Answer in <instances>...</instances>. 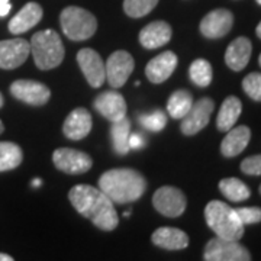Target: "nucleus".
<instances>
[{
	"label": "nucleus",
	"instance_id": "obj_1",
	"mask_svg": "<svg viewBox=\"0 0 261 261\" xmlns=\"http://www.w3.org/2000/svg\"><path fill=\"white\" fill-rule=\"evenodd\" d=\"M68 199L79 214L90 219L102 231H113L119 224L113 202L99 187L77 185L70 190Z\"/></svg>",
	"mask_w": 261,
	"mask_h": 261
},
{
	"label": "nucleus",
	"instance_id": "obj_2",
	"mask_svg": "<svg viewBox=\"0 0 261 261\" xmlns=\"http://www.w3.org/2000/svg\"><path fill=\"white\" fill-rule=\"evenodd\" d=\"M99 189L113 203L126 205L138 200L147 190V181L140 171L132 168H113L99 178Z\"/></svg>",
	"mask_w": 261,
	"mask_h": 261
},
{
	"label": "nucleus",
	"instance_id": "obj_3",
	"mask_svg": "<svg viewBox=\"0 0 261 261\" xmlns=\"http://www.w3.org/2000/svg\"><path fill=\"white\" fill-rule=\"evenodd\" d=\"M205 219L207 226L216 233V237L240 241L244 235V226L237 211L221 200H212L205 207Z\"/></svg>",
	"mask_w": 261,
	"mask_h": 261
},
{
	"label": "nucleus",
	"instance_id": "obj_4",
	"mask_svg": "<svg viewBox=\"0 0 261 261\" xmlns=\"http://www.w3.org/2000/svg\"><path fill=\"white\" fill-rule=\"evenodd\" d=\"M29 44L34 63L39 70H53L63 63L64 45L54 29H44L34 34Z\"/></svg>",
	"mask_w": 261,
	"mask_h": 261
},
{
	"label": "nucleus",
	"instance_id": "obj_5",
	"mask_svg": "<svg viewBox=\"0 0 261 261\" xmlns=\"http://www.w3.org/2000/svg\"><path fill=\"white\" fill-rule=\"evenodd\" d=\"M60 25L64 35L71 41H86L97 31V20L89 10L68 6L60 15Z\"/></svg>",
	"mask_w": 261,
	"mask_h": 261
},
{
	"label": "nucleus",
	"instance_id": "obj_6",
	"mask_svg": "<svg viewBox=\"0 0 261 261\" xmlns=\"http://www.w3.org/2000/svg\"><path fill=\"white\" fill-rule=\"evenodd\" d=\"M203 258L206 261H250L251 254L238 241L215 237L206 244Z\"/></svg>",
	"mask_w": 261,
	"mask_h": 261
},
{
	"label": "nucleus",
	"instance_id": "obj_7",
	"mask_svg": "<svg viewBox=\"0 0 261 261\" xmlns=\"http://www.w3.org/2000/svg\"><path fill=\"white\" fill-rule=\"evenodd\" d=\"M152 205L157 212L167 218H178L186 211L187 199L177 187L163 186L152 196Z\"/></svg>",
	"mask_w": 261,
	"mask_h": 261
},
{
	"label": "nucleus",
	"instance_id": "obj_8",
	"mask_svg": "<svg viewBox=\"0 0 261 261\" xmlns=\"http://www.w3.org/2000/svg\"><path fill=\"white\" fill-rule=\"evenodd\" d=\"M53 161L60 171L67 174H83L87 173L93 161L89 154L73 148H58L53 154Z\"/></svg>",
	"mask_w": 261,
	"mask_h": 261
},
{
	"label": "nucleus",
	"instance_id": "obj_9",
	"mask_svg": "<svg viewBox=\"0 0 261 261\" xmlns=\"http://www.w3.org/2000/svg\"><path fill=\"white\" fill-rule=\"evenodd\" d=\"M214 109L215 102L212 99H209V97L199 99L197 102L192 105L186 116L181 118V123H180L181 132L187 137H192V135H196L197 132H200L203 128H206V125L211 121Z\"/></svg>",
	"mask_w": 261,
	"mask_h": 261
},
{
	"label": "nucleus",
	"instance_id": "obj_10",
	"mask_svg": "<svg viewBox=\"0 0 261 261\" xmlns=\"http://www.w3.org/2000/svg\"><path fill=\"white\" fill-rule=\"evenodd\" d=\"M134 58L129 53L119 49L115 51L112 56L108 58V63L105 64L106 70V80L113 89H119L128 82V79L134 71Z\"/></svg>",
	"mask_w": 261,
	"mask_h": 261
},
{
	"label": "nucleus",
	"instance_id": "obj_11",
	"mask_svg": "<svg viewBox=\"0 0 261 261\" xmlns=\"http://www.w3.org/2000/svg\"><path fill=\"white\" fill-rule=\"evenodd\" d=\"M10 93L15 99L31 106L47 105L51 99V90L44 83L35 80H16L10 84Z\"/></svg>",
	"mask_w": 261,
	"mask_h": 261
},
{
	"label": "nucleus",
	"instance_id": "obj_12",
	"mask_svg": "<svg viewBox=\"0 0 261 261\" xmlns=\"http://www.w3.org/2000/svg\"><path fill=\"white\" fill-rule=\"evenodd\" d=\"M77 63L86 77L87 83L97 89L106 82V70L105 63L99 53L92 48H83L77 53Z\"/></svg>",
	"mask_w": 261,
	"mask_h": 261
},
{
	"label": "nucleus",
	"instance_id": "obj_13",
	"mask_svg": "<svg viewBox=\"0 0 261 261\" xmlns=\"http://www.w3.org/2000/svg\"><path fill=\"white\" fill-rule=\"evenodd\" d=\"M31 44L22 38H12L0 41V68L13 70L28 60Z\"/></svg>",
	"mask_w": 261,
	"mask_h": 261
},
{
	"label": "nucleus",
	"instance_id": "obj_14",
	"mask_svg": "<svg viewBox=\"0 0 261 261\" xmlns=\"http://www.w3.org/2000/svg\"><path fill=\"white\" fill-rule=\"evenodd\" d=\"M233 25V15L226 9H215L209 12L205 18L202 19L199 29L202 35L209 39L225 37Z\"/></svg>",
	"mask_w": 261,
	"mask_h": 261
},
{
	"label": "nucleus",
	"instance_id": "obj_15",
	"mask_svg": "<svg viewBox=\"0 0 261 261\" xmlns=\"http://www.w3.org/2000/svg\"><path fill=\"white\" fill-rule=\"evenodd\" d=\"M93 105L94 109L108 121H121L126 116V102L118 92H103L94 99Z\"/></svg>",
	"mask_w": 261,
	"mask_h": 261
},
{
	"label": "nucleus",
	"instance_id": "obj_16",
	"mask_svg": "<svg viewBox=\"0 0 261 261\" xmlns=\"http://www.w3.org/2000/svg\"><path fill=\"white\" fill-rule=\"evenodd\" d=\"M93 126L92 115L84 108H77L65 118L63 125V134L68 140L80 141L86 138Z\"/></svg>",
	"mask_w": 261,
	"mask_h": 261
},
{
	"label": "nucleus",
	"instance_id": "obj_17",
	"mask_svg": "<svg viewBox=\"0 0 261 261\" xmlns=\"http://www.w3.org/2000/svg\"><path fill=\"white\" fill-rule=\"evenodd\" d=\"M177 56L173 51L161 53L160 56L154 57L145 67V75L151 83L160 84L170 79L177 67Z\"/></svg>",
	"mask_w": 261,
	"mask_h": 261
},
{
	"label": "nucleus",
	"instance_id": "obj_18",
	"mask_svg": "<svg viewBox=\"0 0 261 261\" xmlns=\"http://www.w3.org/2000/svg\"><path fill=\"white\" fill-rule=\"evenodd\" d=\"M171 35H173V31L167 22L155 20L141 29L140 44L147 49H155L168 44Z\"/></svg>",
	"mask_w": 261,
	"mask_h": 261
},
{
	"label": "nucleus",
	"instance_id": "obj_19",
	"mask_svg": "<svg viewBox=\"0 0 261 261\" xmlns=\"http://www.w3.org/2000/svg\"><path fill=\"white\" fill-rule=\"evenodd\" d=\"M42 15H44L42 8L35 2H29L10 19L8 28L13 35H20V34L34 28L37 23H39L42 19Z\"/></svg>",
	"mask_w": 261,
	"mask_h": 261
},
{
	"label": "nucleus",
	"instance_id": "obj_20",
	"mask_svg": "<svg viewBox=\"0 0 261 261\" xmlns=\"http://www.w3.org/2000/svg\"><path fill=\"white\" fill-rule=\"evenodd\" d=\"M251 53V41L245 37H238L226 48L225 63L233 71H241L250 63Z\"/></svg>",
	"mask_w": 261,
	"mask_h": 261
},
{
	"label": "nucleus",
	"instance_id": "obj_21",
	"mask_svg": "<svg viewBox=\"0 0 261 261\" xmlns=\"http://www.w3.org/2000/svg\"><path fill=\"white\" fill-rule=\"evenodd\" d=\"M151 241L154 245H157L163 250L178 251V250H185L189 245V237L181 229L163 226V228H159L157 231L152 232Z\"/></svg>",
	"mask_w": 261,
	"mask_h": 261
},
{
	"label": "nucleus",
	"instance_id": "obj_22",
	"mask_svg": "<svg viewBox=\"0 0 261 261\" xmlns=\"http://www.w3.org/2000/svg\"><path fill=\"white\" fill-rule=\"evenodd\" d=\"M250 140H251V130L248 126L241 125L237 128H231L221 144L222 155L228 157V159L240 155L250 144Z\"/></svg>",
	"mask_w": 261,
	"mask_h": 261
},
{
	"label": "nucleus",
	"instance_id": "obj_23",
	"mask_svg": "<svg viewBox=\"0 0 261 261\" xmlns=\"http://www.w3.org/2000/svg\"><path fill=\"white\" fill-rule=\"evenodd\" d=\"M243 112V103L238 97L229 96L221 105V109L216 118V126L222 132H228L235 126L237 121L240 119V115Z\"/></svg>",
	"mask_w": 261,
	"mask_h": 261
},
{
	"label": "nucleus",
	"instance_id": "obj_24",
	"mask_svg": "<svg viewBox=\"0 0 261 261\" xmlns=\"http://www.w3.org/2000/svg\"><path fill=\"white\" fill-rule=\"evenodd\" d=\"M130 121L125 116L121 121L112 122L111 126V138H112L113 149L119 155H126L130 151Z\"/></svg>",
	"mask_w": 261,
	"mask_h": 261
},
{
	"label": "nucleus",
	"instance_id": "obj_25",
	"mask_svg": "<svg viewBox=\"0 0 261 261\" xmlns=\"http://www.w3.org/2000/svg\"><path fill=\"white\" fill-rule=\"evenodd\" d=\"M23 160L22 148L15 142H0V173L15 170Z\"/></svg>",
	"mask_w": 261,
	"mask_h": 261
},
{
	"label": "nucleus",
	"instance_id": "obj_26",
	"mask_svg": "<svg viewBox=\"0 0 261 261\" xmlns=\"http://www.w3.org/2000/svg\"><path fill=\"white\" fill-rule=\"evenodd\" d=\"M219 190L231 202H244L251 196V192H250L248 186L244 181H241L240 178L235 177H228L221 180L219 181Z\"/></svg>",
	"mask_w": 261,
	"mask_h": 261
},
{
	"label": "nucleus",
	"instance_id": "obj_27",
	"mask_svg": "<svg viewBox=\"0 0 261 261\" xmlns=\"http://www.w3.org/2000/svg\"><path fill=\"white\" fill-rule=\"evenodd\" d=\"M193 105V97L187 90H176L168 97L167 112L174 119H181L187 115Z\"/></svg>",
	"mask_w": 261,
	"mask_h": 261
},
{
	"label": "nucleus",
	"instance_id": "obj_28",
	"mask_svg": "<svg viewBox=\"0 0 261 261\" xmlns=\"http://www.w3.org/2000/svg\"><path fill=\"white\" fill-rule=\"evenodd\" d=\"M189 75H190V80L199 86V87H207L211 82H212V77H214V71H212V65L209 61H206L203 58H197L195 60L190 68H189Z\"/></svg>",
	"mask_w": 261,
	"mask_h": 261
},
{
	"label": "nucleus",
	"instance_id": "obj_29",
	"mask_svg": "<svg viewBox=\"0 0 261 261\" xmlns=\"http://www.w3.org/2000/svg\"><path fill=\"white\" fill-rule=\"evenodd\" d=\"M159 0H123V10L130 18H142L157 6Z\"/></svg>",
	"mask_w": 261,
	"mask_h": 261
},
{
	"label": "nucleus",
	"instance_id": "obj_30",
	"mask_svg": "<svg viewBox=\"0 0 261 261\" xmlns=\"http://www.w3.org/2000/svg\"><path fill=\"white\" fill-rule=\"evenodd\" d=\"M140 123L145 129L152 130V132H159L163 128H166V125H167V116H166V113L163 112V111L157 109L154 112L141 115Z\"/></svg>",
	"mask_w": 261,
	"mask_h": 261
},
{
	"label": "nucleus",
	"instance_id": "obj_31",
	"mask_svg": "<svg viewBox=\"0 0 261 261\" xmlns=\"http://www.w3.org/2000/svg\"><path fill=\"white\" fill-rule=\"evenodd\" d=\"M245 93L255 102H261V73H250L243 80Z\"/></svg>",
	"mask_w": 261,
	"mask_h": 261
},
{
	"label": "nucleus",
	"instance_id": "obj_32",
	"mask_svg": "<svg viewBox=\"0 0 261 261\" xmlns=\"http://www.w3.org/2000/svg\"><path fill=\"white\" fill-rule=\"evenodd\" d=\"M244 225H252L261 222V207H238L235 209Z\"/></svg>",
	"mask_w": 261,
	"mask_h": 261
},
{
	"label": "nucleus",
	"instance_id": "obj_33",
	"mask_svg": "<svg viewBox=\"0 0 261 261\" xmlns=\"http://www.w3.org/2000/svg\"><path fill=\"white\" fill-rule=\"evenodd\" d=\"M241 170L248 176H261V154L244 160L241 163Z\"/></svg>",
	"mask_w": 261,
	"mask_h": 261
},
{
	"label": "nucleus",
	"instance_id": "obj_34",
	"mask_svg": "<svg viewBox=\"0 0 261 261\" xmlns=\"http://www.w3.org/2000/svg\"><path fill=\"white\" fill-rule=\"evenodd\" d=\"M129 147L130 149H140L144 147V138L141 137L140 134H132V132H130Z\"/></svg>",
	"mask_w": 261,
	"mask_h": 261
},
{
	"label": "nucleus",
	"instance_id": "obj_35",
	"mask_svg": "<svg viewBox=\"0 0 261 261\" xmlns=\"http://www.w3.org/2000/svg\"><path fill=\"white\" fill-rule=\"evenodd\" d=\"M12 9V5H10L9 0H0V18L6 16Z\"/></svg>",
	"mask_w": 261,
	"mask_h": 261
},
{
	"label": "nucleus",
	"instance_id": "obj_36",
	"mask_svg": "<svg viewBox=\"0 0 261 261\" xmlns=\"http://www.w3.org/2000/svg\"><path fill=\"white\" fill-rule=\"evenodd\" d=\"M0 261H13V257L9 255V254H3V252H0Z\"/></svg>",
	"mask_w": 261,
	"mask_h": 261
},
{
	"label": "nucleus",
	"instance_id": "obj_37",
	"mask_svg": "<svg viewBox=\"0 0 261 261\" xmlns=\"http://www.w3.org/2000/svg\"><path fill=\"white\" fill-rule=\"evenodd\" d=\"M255 34H257V37L261 38V22L257 25V29H255Z\"/></svg>",
	"mask_w": 261,
	"mask_h": 261
},
{
	"label": "nucleus",
	"instance_id": "obj_38",
	"mask_svg": "<svg viewBox=\"0 0 261 261\" xmlns=\"http://www.w3.org/2000/svg\"><path fill=\"white\" fill-rule=\"evenodd\" d=\"M41 183H42V181H41L39 178H35V180L32 181V185H34V187H39V186H41Z\"/></svg>",
	"mask_w": 261,
	"mask_h": 261
},
{
	"label": "nucleus",
	"instance_id": "obj_39",
	"mask_svg": "<svg viewBox=\"0 0 261 261\" xmlns=\"http://www.w3.org/2000/svg\"><path fill=\"white\" fill-rule=\"evenodd\" d=\"M3 130H5V125H3V122L0 121V134H3Z\"/></svg>",
	"mask_w": 261,
	"mask_h": 261
},
{
	"label": "nucleus",
	"instance_id": "obj_40",
	"mask_svg": "<svg viewBox=\"0 0 261 261\" xmlns=\"http://www.w3.org/2000/svg\"><path fill=\"white\" fill-rule=\"evenodd\" d=\"M3 103H5V99H3V96H2V93H0V108L3 106Z\"/></svg>",
	"mask_w": 261,
	"mask_h": 261
},
{
	"label": "nucleus",
	"instance_id": "obj_41",
	"mask_svg": "<svg viewBox=\"0 0 261 261\" xmlns=\"http://www.w3.org/2000/svg\"><path fill=\"white\" fill-rule=\"evenodd\" d=\"M258 64H260V67H261V54H260V57H258Z\"/></svg>",
	"mask_w": 261,
	"mask_h": 261
},
{
	"label": "nucleus",
	"instance_id": "obj_42",
	"mask_svg": "<svg viewBox=\"0 0 261 261\" xmlns=\"http://www.w3.org/2000/svg\"><path fill=\"white\" fill-rule=\"evenodd\" d=\"M257 3H258V5H261V0H257Z\"/></svg>",
	"mask_w": 261,
	"mask_h": 261
},
{
	"label": "nucleus",
	"instance_id": "obj_43",
	"mask_svg": "<svg viewBox=\"0 0 261 261\" xmlns=\"http://www.w3.org/2000/svg\"><path fill=\"white\" fill-rule=\"evenodd\" d=\"M260 195H261V185H260Z\"/></svg>",
	"mask_w": 261,
	"mask_h": 261
}]
</instances>
